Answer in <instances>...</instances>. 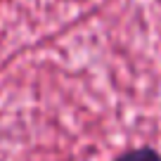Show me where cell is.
Listing matches in <instances>:
<instances>
[{
  "label": "cell",
  "mask_w": 161,
  "mask_h": 161,
  "mask_svg": "<svg viewBox=\"0 0 161 161\" xmlns=\"http://www.w3.org/2000/svg\"><path fill=\"white\" fill-rule=\"evenodd\" d=\"M111 161H161V152L149 145H142V147H133V149L121 152Z\"/></svg>",
  "instance_id": "obj_1"
}]
</instances>
